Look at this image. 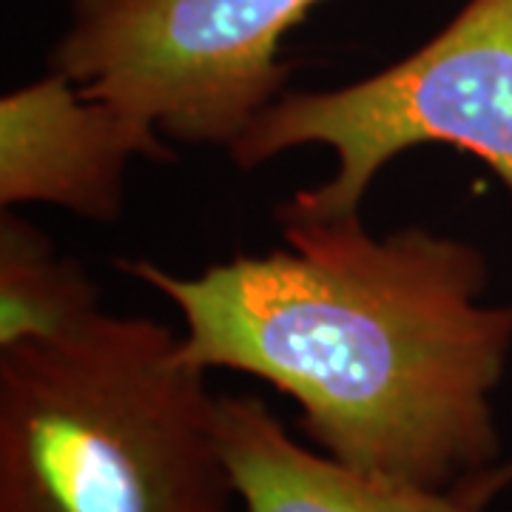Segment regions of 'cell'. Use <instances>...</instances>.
<instances>
[{"label":"cell","mask_w":512,"mask_h":512,"mask_svg":"<svg viewBox=\"0 0 512 512\" xmlns=\"http://www.w3.org/2000/svg\"><path fill=\"white\" fill-rule=\"evenodd\" d=\"M279 225L282 248L194 276L146 256L114 265L180 311L191 362L293 399L316 450L430 490L490 476L512 305L481 302V248L421 225L376 237L362 211Z\"/></svg>","instance_id":"6da1fadb"},{"label":"cell","mask_w":512,"mask_h":512,"mask_svg":"<svg viewBox=\"0 0 512 512\" xmlns=\"http://www.w3.org/2000/svg\"><path fill=\"white\" fill-rule=\"evenodd\" d=\"M220 396L183 333L100 311L0 350V512H237Z\"/></svg>","instance_id":"7a4b0ae2"},{"label":"cell","mask_w":512,"mask_h":512,"mask_svg":"<svg viewBox=\"0 0 512 512\" xmlns=\"http://www.w3.org/2000/svg\"><path fill=\"white\" fill-rule=\"evenodd\" d=\"M308 146L328 148L336 168L279 205L276 220L359 214L384 168L421 146L473 154L512 197V0H467L416 52L348 86L288 89L228 157L251 171Z\"/></svg>","instance_id":"3957f363"},{"label":"cell","mask_w":512,"mask_h":512,"mask_svg":"<svg viewBox=\"0 0 512 512\" xmlns=\"http://www.w3.org/2000/svg\"><path fill=\"white\" fill-rule=\"evenodd\" d=\"M322 0H72L49 69L168 143L231 148L288 92L282 43Z\"/></svg>","instance_id":"277c9868"},{"label":"cell","mask_w":512,"mask_h":512,"mask_svg":"<svg viewBox=\"0 0 512 512\" xmlns=\"http://www.w3.org/2000/svg\"><path fill=\"white\" fill-rule=\"evenodd\" d=\"M137 157L174 160L143 117L49 72L0 100V208L55 205L74 217L114 222Z\"/></svg>","instance_id":"5b68a950"},{"label":"cell","mask_w":512,"mask_h":512,"mask_svg":"<svg viewBox=\"0 0 512 512\" xmlns=\"http://www.w3.org/2000/svg\"><path fill=\"white\" fill-rule=\"evenodd\" d=\"M220 441L242 512H484L464 490L373 476L296 441L259 396H220Z\"/></svg>","instance_id":"8992f818"},{"label":"cell","mask_w":512,"mask_h":512,"mask_svg":"<svg viewBox=\"0 0 512 512\" xmlns=\"http://www.w3.org/2000/svg\"><path fill=\"white\" fill-rule=\"evenodd\" d=\"M103 311L83 262L15 208L0 214V350L55 339Z\"/></svg>","instance_id":"52a82bcc"},{"label":"cell","mask_w":512,"mask_h":512,"mask_svg":"<svg viewBox=\"0 0 512 512\" xmlns=\"http://www.w3.org/2000/svg\"><path fill=\"white\" fill-rule=\"evenodd\" d=\"M510 481H512V464L510 467H495L493 473H490L487 478H481L470 493H473V498H476L478 504H484V507H487V504H490V498H493L498 490H504Z\"/></svg>","instance_id":"ba28073f"}]
</instances>
